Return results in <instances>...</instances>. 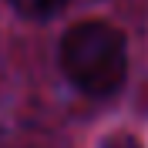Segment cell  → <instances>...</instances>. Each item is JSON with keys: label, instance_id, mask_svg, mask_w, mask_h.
Returning a JSON list of instances; mask_svg holds the SVG:
<instances>
[{"label": "cell", "instance_id": "cell-1", "mask_svg": "<svg viewBox=\"0 0 148 148\" xmlns=\"http://www.w3.org/2000/svg\"><path fill=\"white\" fill-rule=\"evenodd\" d=\"M61 71L88 98H111L128 77V47L104 20H81L61 40Z\"/></svg>", "mask_w": 148, "mask_h": 148}, {"label": "cell", "instance_id": "cell-2", "mask_svg": "<svg viewBox=\"0 0 148 148\" xmlns=\"http://www.w3.org/2000/svg\"><path fill=\"white\" fill-rule=\"evenodd\" d=\"M64 3L67 0H10V7L27 20H47V17H54Z\"/></svg>", "mask_w": 148, "mask_h": 148}, {"label": "cell", "instance_id": "cell-3", "mask_svg": "<svg viewBox=\"0 0 148 148\" xmlns=\"http://www.w3.org/2000/svg\"><path fill=\"white\" fill-rule=\"evenodd\" d=\"M104 148H141V141L135 138V135H125V131H118V135H111V138L104 141Z\"/></svg>", "mask_w": 148, "mask_h": 148}]
</instances>
